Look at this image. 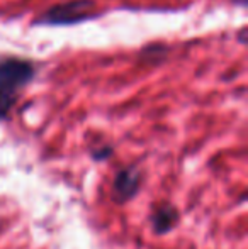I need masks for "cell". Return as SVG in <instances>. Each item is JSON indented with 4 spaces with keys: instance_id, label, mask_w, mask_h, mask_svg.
I'll use <instances>...</instances> for the list:
<instances>
[{
    "instance_id": "obj_2",
    "label": "cell",
    "mask_w": 248,
    "mask_h": 249,
    "mask_svg": "<svg viewBox=\"0 0 248 249\" xmlns=\"http://www.w3.org/2000/svg\"><path fill=\"white\" fill-rule=\"evenodd\" d=\"M36 68L31 61L7 58L0 61V93L17 99V92L34 78Z\"/></svg>"
},
{
    "instance_id": "obj_3",
    "label": "cell",
    "mask_w": 248,
    "mask_h": 249,
    "mask_svg": "<svg viewBox=\"0 0 248 249\" xmlns=\"http://www.w3.org/2000/svg\"><path fill=\"white\" fill-rule=\"evenodd\" d=\"M141 183V173L136 168H124L114 178V198L117 202H126V200L133 198L136 195Z\"/></svg>"
},
{
    "instance_id": "obj_1",
    "label": "cell",
    "mask_w": 248,
    "mask_h": 249,
    "mask_svg": "<svg viewBox=\"0 0 248 249\" xmlns=\"http://www.w3.org/2000/svg\"><path fill=\"white\" fill-rule=\"evenodd\" d=\"M95 0H68L48 9L36 24L44 26H68L95 17Z\"/></svg>"
},
{
    "instance_id": "obj_4",
    "label": "cell",
    "mask_w": 248,
    "mask_h": 249,
    "mask_svg": "<svg viewBox=\"0 0 248 249\" xmlns=\"http://www.w3.org/2000/svg\"><path fill=\"white\" fill-rule=\"evenodd\" d=\"M179 220V212L173 209L172 205H162L155 210V213L152 215V224L155 232L163 234L169 232L170 229H173Z\"/></svg>"
}]
</instances>
